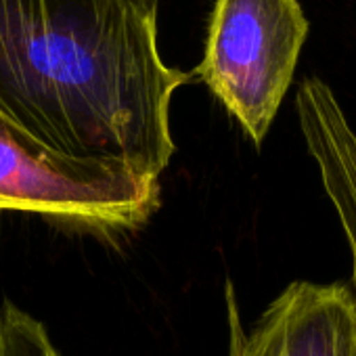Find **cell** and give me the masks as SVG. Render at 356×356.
<instances>
[{"instance_id":"obj_1","label":"cell","mask_w":356,"mask_h":356,"mask_svg":"<svg viewBox=\"0 0 356 356\" xmlns=\"http://www.w3.org/2000/svg\"><path fill=\"white\" fill-rule=\"evenodd\" d=\"M191 80L161 59L140 0H0V113L59 153L159 178Z\"/></svg>"},{"instance_id":"obj_2","label":"cell","mask_w":356,"mask_h":356,"mask_svg":"<svg viewBox=\"0 0 356 356\" xmlns=\"http://www.w3.org/2000/svg\"><path fill=\"white\" fill-rule=\"evenodd\" d=\"M157 206L159 178L124 163L59 153L0 113V210L97 233H128Z\"/></svg>"},{"instance_id":"obj_3","label":"cell","mask_w":356,"mask_h":356,"mask_svg":"<svg viewBox=\"0 0 356 356\" xmlns=\"http://www.w3.org/2000/svg\"><path fill=\"white\" fill-rule=\"evenodd\" d=\"M310 24L298 0H216L197 76L260 147L293 82Z\"/></svg>"},{"instance_id":"obj_4","label":"cell","mask_w":356,"mask_h":356,"mask_svg":"<svg viewBox=\"0 0 356 356\" xmlns=\"http://www.w3.org/2000/svg\"><path fill=\"white\" fill-rule=\"evenodd\" d=\"M229 356H356V296L346 283H289L245 331L233 287Z\"/></svg>"},{"instance_id":"obj_5","label":"cell","mask_w":356,"mask_h":356,"mask_svg":"<svg viewBox=\"0 0 356 356\" xmlns=\"http://www.w3.org/2000/svg\"><path fill=\"white\" fill-rule=\"evenodd\" d=\"M296 111L302 138L350 250V287L356 296V130L333 88L316 76L300 82Z\"/></svg>"},{"instance_id":"obj_6","label":"cell","mask_w":356,"mask_h":356,"mask_svg":"<svg viewBox=\"0 0 356 356\" xmlns=\"http://www.w3.org/2000/svg\"><path fill=\"white\" fill-rule=\"evenodd\" d=\"M0 356H61L44 325L11 302L0 306Z\"/></svg>"},{"instance_id":"obj_7","label":"cell","mask_w":356,"mask_h":356,"mask_svg":"<svg viewBox=\"0 0 356 356\" xmlns=\"http://www.w3.org/2000/svg\"><path fill=\"white\" fill-rule=\"evenodd\" d=\"M140 3L147 7V11H151L153 15H157V7H159V0H140Z\"/></svg>"}]
</instances>
